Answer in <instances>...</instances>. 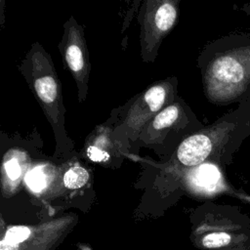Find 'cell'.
<instances>
[{"mask_svg":"<svg viewBox=\"0 0 250 250\" xmlns=\"http://www.w3.org/2000/svg\"><path fill=\"white\" fill-rule=\"evenodd\" d=\"M19 70L52 126L58 146H71L65 131L66 109L62 83L50 54L39 42H34L22 58Z\"/></svg>","mask_w":250,"mask_h":250,"instance_id":"6da1fadb","label":"cell"},{"mask_svg":"<svg viewBox=\"0 0 250 250\" xmlns=\"http://www.w3.org/2000/svg\"><path fill=\"white\" fill-rule=\"evenodd\" d=\"M205 96L214 104H227L250 85V46L208 54L198 58Z\"/></svg>","mask_w":250,"mask_h":250,"instance_id":"7a4b0ae2","label":"cell"},{"mask_svg":"<svg viewBox=\"0 0 250 250\" xmlns=\"http://www.w3.org/2000/svg\"><path fill=\"white\" fill-rule=\"evenodd\" d=\"M192 242L200 250L250 248V217L236 205L209 203L196 215Z\"/></svg>","mask_w":250,"mask_h":250,"instance_id":"3957f363","label":"cell"},{"mask_svg":"<svg viewBox=\"0 0 250 250\" xmlns=\"http://www.w3.org/2000/svg\"><path fill=\"white\" fill-rule=\"evenodd\" d=\"M178 86L176 76L155 81L124 104L113 108L105 122L129 144H136L144 127L176 99Z\"/></svg>","mask_w":250,"mask_h":250,"instance_id":"277c9868","label":"cell"},{"mask_svg":"<svg viewBox=\"0 0 250 250\" xmlns=\"http://www.w3.org/2000/svg\"><path fill=\"white\" fill-rule=\"evenodd\" d=\"M235 123L218 120L187 137L175 149L174 158L184 167H195L205 162L229 163L234 146Z\"/></svg>","mask_w":250,"mask_h":250,"instance_id":"5b68a950","label":"cell"},{"mask_svg":"<svg viewBox=\"0 0 250 250\" xmlns=\"http://www.w3.org/2000/svg\"><path fill=\"white\" fill-rule=\"evenodd\" d=\"M202 128L195 113L178 95L144 127L136 143L155 146L176 144L178 146L187 137Z\"/></svg>","mask_w":250,"mask_h":250,"instance_id":"8992f818","label":"cell"},{"mask_svg":"<svg viewBox=\"0 0 250 250\" xmlns=\"http://www.w3.org/2000/svg\"><path fill=\"white\" fill-rule=\"evenodd\" d=\"M182 0H143L137 20L140 54L144 62H154L163 40L175 27Z\"/></svg>","mask_w":250,"mask_h":250,"instance_id":"52a82bcc","label":"cell"},{"mask_svg":"<svg viewBox=\"0 0 250 250\" xmlns=\"http://www.w3.org/2000/svg\"><path fill=\"white\" fill-rule=\"evenodd\" d=\"M76 222L75 215H66L38 225L9 226L2 232L0 250H53Z\"/></svg>","mask_w":250,"mask_h":250,"instance_id":"ba28073f","label":"cell"},{"mask_svg":"<svg viewBox=\"0 0 250 250\" xmlns=\"http://www.w3.org/2000/svg\"><path fill=\"white\" fill-rule=\"evenodd\" d=\"M58 48L64 66L76 84L78 102L83 104L88 96L91 63L84 27L73 16H70L63 23V31Z\"/></svg>","mask_w":250,"mask_h":250,"instance_id":"9c48e42d","label":"cell"},{"mask_svg":"<svg viewBox=\"0 0 250 250\" xmlns=\"http://www.w3.org/2000/svg\"><path fill=\"white\" fill-rule=\"evenodd\" d=\"M129 145L122 136L114 131L111 125L104 121L97 125L88 135L85 141L84 154L93 162L107 163L118 158Z\"/></svg>","mask_w":250,"mask_h":250,"instance_id":"30bf717a","label":"cell"},{"mask_svg":"<svg viewBox=\"0 0 250 250\" xmlns=\"http://www.w3.org/2000/svg\"><path fill=\"white\" fill-rule=\"evenodd\" d=\"M27 155L19 149H11L4 155L2 163V177L12 184H18L27 167Z\"/></svg>","mask_w":250,"mask_h":250,"instance_id":"8fae6325","label":"cell"},{"mask_svg":"<svg viewBox=\"0 0 250 250\" xmlns=\"http://www.w3.org/2000/svg\"><path fill=\"white\" fill-rule=\"evenodd\" d=\"M54 170V167L49 164L33 166L25 174L24 180L27 187L35 192H41L50 183Z\"/></svg>","mask_w":250,"mask_h":250,"instance_id":"7c38bea8","label":"cell"},{"mask_svg":"<svg viewBox=\"0 0 250 250\" xmlns=\"http://www.w3.org/2000/svg\"><path fill=\"white\" fill-rule=\"evenodd\" d=\"M89 180L88 170L79 163L70 165L62 176V183L66 188L78 189L83 188Z\"/></svg>","mask_w":250,"mask_h":250,"instance_id":"4fadbf2b","label":"cell"},{"mask_svg":"<svg viewBox=\"0 0 250 250\" xmlns=\"http://www.w3.org/2000/svg\"><path fill=\"white\" fill-rule=\"evenodd\" d=\"M119 1L123 2L127 6L126 14L124 15V18H123V25H122V34H123L124 31H126L127 28L129 27L132 20L134 18H137V15L143 0H119Z\"/></svg>","mask_w":250,"mask_h":250,"instance_id":"5bb4252c","label":"cell"},{"mask_svg":"<svg viewBox=\"0 0 250 250\" xmlns=\"http://www.w3.org/2000/svg\"><path fill=\"white\" fill-rule=\"evenodd\" d=\"M1 4V9H0V13H1V26H3L4 24V5H5V0H1L0 2Z\"/></svg>","mask_w":250,"mask_h":250,"instance_id":"9a60e30c","label":"cell"},{"mask_svg":"<svg viewBox=\"0 0 250 250\" xmlns=\"http://www.w3.org/2000/svg\"><path fill=\"white\" fill-rule=\"evenodd\" d=\"M224 250H250V248H233V249H224Z\"/></svg>","mask_w":250,"mask_h":250,"instance_id":"2e32d148","label":"cell"}]
</instances>
